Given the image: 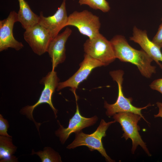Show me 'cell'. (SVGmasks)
Instances as JSON below:
<instances>
[{"mask_svg": "<svg viewBox=\"0 0 162 162\" xmlns=\"http://www.w3.org/2000/svg\"><path fill=\"white\" fill-rule=\"evenodd\" d=\"M110 41L116 58L135 65L146 78H150L156 73V67L151 64L152 58L143 50H138L131 47L123 36L116 35Z\"/></svg>", "mask_w": 162, "mask_h": 162, "instance_id": "cell-1", "label": "cell"}, {"mask_svg": "<svg viewBox=\"0 0 162 162\" xmlns=\"http://www.w3.org/2000/svg\"><path fill=\"white\" fill-rule=\"evenodd\" d=\"M116 122L114 120L106 122L102 119L96 131L92 134H85L82 130L75 133V138L74 140L66 148L71 149L81 146H86L91 151H98L105 158L107 161L114 162L115 160L112 159L107 154L104 147L102 139L106 136V132L108 127Z\"/></svg>", "mask_w": 162, "mask_h": 162, "instance_id": "cell-2", "label": "cell"}, {"mask_svg": "<svg viewBox=\"0 0 162 162\" xmlns=\"http://www.w3.org/2000/svg\"><path fill=\"white\" fill-rule=\"evenodd\" d=\"M110 74L118 84V93L117 100L115 103L110 104L106 101H104V107L106 110V116L110 117L119 112H132L140 115L147 123H149L144 118L141 112L142 110L151 106V104H149L145 107L139 108L133 105L131 103L132 98L125 97L123 94L122 85L124 71L121 70L112 71L110 72Z\"/></svg>", "mask_w": 162, "mask_h": 162, "instance_id": "cell-3", "label": "cell"}, {"mask_svg": "<svg viewBox=\"0 0 162 162\" xmlns=\"http://www.w3.org/2000/svg\"><path fill=\"white\" fill-rule=\"evenodd\" d=\"M59 81V79L57 72L55 70H52L49 72L40 81L41 83L44 85V88L38 101L34 104L31 106L27 105L23 107L20 110L21 114L26 116L27 118L34 123L38 132L39 127L42 123L35 122L33 116V111L39 105L44 103L47 104L53 111L55 118L57 117L58 110L53 106L52 97L57 88Z\"/></svg>", "mask_w": 162, "mask_h": 162, "instance_id": "cell-4", "label": "cell"}, {"mask_svg": "<svg viewBox=\"0 0 162 162\" xmlns=\"http://www.w3.org/2000/svg\"><path fill=\"white\" fill-rule=\"evenodd\" d=\"M142 117L139 115L130 112H121L115 114L113 118L120 124L124 132L122 137L132 141L131 152L134 154L138 145L140 146L149 156L151 155L146 143L142 140L139 131L140 129L137 124Z\"/></svg>", "mask_w": 162, "mask_h": 162, "instance_id": "cell-5", "label": "cell"}, {"mask_svg": "<svg viewBox=\"0 0 162 162\" xmlns=\"http://www.w3.org/2000/svg\"><path fill=\"white\" fill-rule=\"evenodd\" d=\"M85 54L106 66L116 59L110 41L100 33L94 37L87 39L83 45Z\"/></svg>", "mask_w": 162, "mask_h": 162, "instance_id": "cell-6", "label": "cell"}, {"mask_svg": "<svg viewBox=\"0 0 162 162\" xmlns=\"http://www.w3.org/2000/svg\"><path fill=\"white\" fill-rule=\"evenodd\" d=\"M68 26L76 27L81 34L91 39L100 33L101 24L98 16L85 10L71 14L68 17Z\"/></svg>", "mask_w": 162, "mask_h": 162, "instance_id": "cell-7", "label": "cell"}, {"mask_svg": "<svg viewBox=\"0 0 162 162\" xmlns=\"http://www.w3.org/2000/svg\"><path fill=\"white\" fill-rule=\"evenodd\" d=\"M80 65L79 69L72 76L65 81L59 82L57 88V91L70 87L75 96H76V90L79 85L87 79L92 70L97 67L104 66L100 62L86 54Z\"/></svg>", "mask_w": 162, "mask_h": 162, "instance_id": "cell-8", "label": "cell"}, {"mask_svg": "<svg viewBox=\"0 0 162 162\" xmlns=\"http://www.w3.org/2000/svg\"><path fill=\"white\" fill-rule=\"evenodd\" d=\"M23 36L33 52L39 56L47 52L53 38L49 32L39 24L26 30Z\"/></svg>", "mask_w": 162, "mask_h": 162, "instance_id": "cell-9", "label": "cell"}, {"mask_svg": "<svg viewBox=\"0 0 162 162\" xmlns=\"http://www.w3.org/2000/svg\"><path fill=\"white\" fill-rule=\"evenodd\" d=\"M76 100V111L74 115L71 118L67 128H64L61 125L58 121V122L59 125V128L55 132L56 135L59 137L62 144H64L73 133H76L81 130L85 128L93 125L98 120V117L96 116L90 118L82 116L80 113L79 106Z\"/></svg>", "mask_w": 162, "mask_h": 162, "instance_id": "cell-10", "label": "cell"}, {"mask_svg": "<svg viewBox=\"0 0 162 162\" xmlns=\"http://www.w3.org/2000/svg\"><path fill=\"white\" fill-rule=\"evenodd\" d=\"M18 22L17 13L11 11L8 17L0 21V51L10 48L18 51L23 47L22 44L17 40L13 34L14 23Z\"/></svg>", "mask_w": 162, "mask_h": 162, "instance_id": "cell-11", "label": "cell"}, {"mask_svg": "<svg viewBox=\"0 0 162 162\" xmlns=\"http://www.w3.org/2000/svg\"><path fill=\"white\" fill-rule=\"evenodd\" d=\"M66 0H63L60 7L53 15L46 17L44 16L42 12L40 13L38 24L49 32L52 38L66 26L68 16L66 10Z\"/></svg>", "mask_w": 162, "mask_h": 162, "instance_id": "cell-12", "label": "cell"}, {"mask_svg": "<svg viewBox=\"0 0 162 162\" xmlns=\"http://www.w3.org/2000/svg\"><path fill=\"white\" fill-rule=\"evenodd\" d=\"M72 31L67 27L62 33L58 34L50 41L47 52L51 58L52 69L54 70L58 65L65 60V45Z\"/></svg>", "mask_w": 162, "mask_h": 162, "instance_id": "cell-13", "label": "cell"}, {"mask_svg": "<svg viewBox=\"0 0 162 162\" xmlns=\"http://www.w3.org/2000/svg\"><path fill=\"white\" fill-rule=\"evenodd\" d=\"M133 35L130 40L138 44L144 52L162 69V53L160 48L148 38L146 31H142L135 26L133 30Z\"/></svg>", "mask_w": 162, "mask_h": 162, "instance_id": "cell-14", "label": "cell"}, {"mask_svg": "<svg viewBox=\"0 0 162 162\" xmlns=\"http://www.w3.org/2000/svg\"><path fill=\"white\" fill-rule=\"evenodd\" d=\"M20 9L17 13L18 22L26 30L38 24L39 16L34 13L25 0H18Z\"/></svg>", "mask_w": 162, "mask_h": 162, "instance_id": "cell-15", "label": "cell"}, {"mask_svg": "<svg viewBox=\"0 0 162 162\" xmlns=\"http://www.w3.org/2000/svg\"><path fill=\"white\" fill-rule=\"evenodd\" d=\"M11 138L0 136V162L18 161V158L14 155L17 148L13 144Z\"/></svg>", "mask_w": 162, "mask_h": 162, "instance_id": "cell-16", "label": "cell"}, {"mask_svg": "<svg viewBox=\"0 0 162 162\" xmlns=\"http://www.w3.org/2000/svg\"><path fill=\"white\" fill-rule=\"evenodd\" d=\"M36 154L40 158L42 162H61L59 153L50 147H45L43 150L35 152L32 149L31 154Z\"/></svg>", "mask_w": 162, "mask_h": 162, "instance_id": "cell-17", "label": "cell"}, {"mask_svg": "<svg viewBox=\"0 0 162 162\" xmlns=\"http://www.w3.org/2000/svg\"><path fill=\"white\" fill-rule=\"evenodd\" d=\"M79 3L80 5H87L92 9L99 10L104 12L109 11L110 9L106 0H79Z\"/></svg>", "mask_w": 162, "mask_h": 162, "instance_id": "cell-18", "label": "cell"}, {"mask_svg": "<svg viewBox=\"0 0 162 162\" xmlns=\"http://www.w3.org/2000/svg\"><path fill=\"white\" fill-rule=\"evenodd\" d=\"M9 125L8 120L4 118L1 114H0V135L12 137L7 133L8 128Z\"/></svg>", "mask_w": 162, "mask_h": 162, "instance_id": "cell-19", "label": "cell"}, {"mask_svg": "<svg viewBox=\"0 0 162 162\" xmlns=\"http://www.w3.org/2000/svg\"><path fill=\"white\" fill-rule=\"evenodd\" d=\"M152 41L160 48H162V23Z\"/></svg>", "mask_w": 162, "mask_h": 162, "instance_id": "cell-20", "label": "cell"}, {"mask_svg": "<svg viewBox=\"0 0 162 162\" xmlns=\"http://www.w3.org/2000/svg\"><path fill=\"white\" fill-rule=\"evenodd\" d=\"M150 88L162 94V78L155 80L150 85Z\"/></svg>", "mask_w": 162, "mask_h": 162, "instance_id": "cell-21", "label": "cell"}, {"mask_svg": "<svg viewBox=\"0 0 162 162\" xmlns=\"http://www.w3.org/2000/svg\"><path fill=\"white\" fill-rule=\"evenodd\" d=\"M156 105L158 108L159 111L158 113L154 115V118L161 117L162 118V103L157 102Z\"/></svg>", "mask_w": 162, "mask_h": 162, "instance_id": "cell-22", "label": "cell"}, {"mask_svg": "<svg viewBox=\"0 0 162 162\" xmlns=\"http://www.w3.org/2000/svg\"><path fill=\"white\" fill-rule=\"evenodd\" d=\"M161 20H162V19H161Z\"/></svg>", "mask_w": 162, "mask_h": 162, "instance_id": "cell-23", "label": "cell"}]
</instances>
